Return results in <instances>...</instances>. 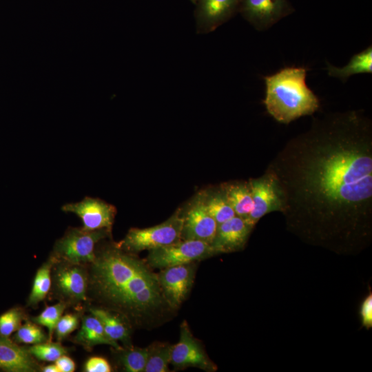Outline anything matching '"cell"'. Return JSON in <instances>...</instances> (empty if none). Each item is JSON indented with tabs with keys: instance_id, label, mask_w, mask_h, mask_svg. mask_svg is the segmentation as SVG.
<instances>
[{
	"instance_id": "6da1fadb",
	"label": "cell",
	"mask_w": 372,
	"mask_h": 372,
	"mask_svg": "<svg viewBox=\"0 0 372 372\" xmlns=\"http://www.w3.org/2000/svg\"><path fill=\"white\" fill-rule=\"evenodd\" d=\"M293 227L326 240L364 234L372 210V126L358 111L326 114L269 163Z\"/></svg>"
},
{
	"instance_id": "7a4b0ae2",
	"label": "cell",
	"mask_w": 372,
	"mask_h": 372,
	"mask_svg": "<svg viewBox=\"0 0 372 372\" xmlns=\"http://www.w3.org/2000/svg\"><path fill=\"white\" fill-rule=\"evenodd\" d=\"M105 240V239H104ZM100 241L88 270L87 300L123 316L132 327L153 324L172 309L158 276L136 254L115 242Z\"/></svg>"
},
{
	"instance_id": "3957f363",
	"label": "cell",
	"mask_w": 372,
	"mask_h": 372,
	"mask_svg": "<svg viewBox=\"0 0 372 372\" xmlns=\"http://www.w3.org/2000/svg\"><path fill=\"white\" fill-rule=\"evenodd\" d=\"M307 68L286 67L264 76L268 113L278 122L289 124L304 116L312 115L320 107V100L306 83Z\"/></svg>"
},
{
	"instance_id": "277c9868",
	"label": "cell",
	"mask_w": 372,
	"mask_h": 372,
	"mask_svg": "<svg viewBox=\"0 0 372 372\" xmlns=\"http://www.w3.org/2000/svg\"><path fill=\"white\" fill-rule=\"evenodd\" d=\"M182 209H178L167 220L147 228H131L116 245L125 251L137 254L164 247L181 240Z\"/></svg>"
},
{
	"instance_id": "5b68a950",
	"label": "cell",
	"mask_w": 372,
	"mask_h": 372,
	"mask_svg": "<svg viewBox=\"0 0 372 372\" xmlns=\"http://www.w3.org/2000/svg\"><path fill=\"white\" fill-rule=\"evenodd\" d=\"M111 237L112 231L106 229L89 231L70 227L56 241L51 256L56 260L87 265L94 260L98 243Z\"/></svg>"
},
{
	"instance_id": "8992f818",
	"label": "cell",
	"mask_w": 372,
	"mask_h": 372,
	"mask_svg": "<svg viewBox=\"0 0 372 372\" xmlns=\"http://www.w3.org/2000/svg\"><path fill=\"white\" fill-rule=\"evenodd\" d=\"M50 292L53 298L68 305L87 301V265L56 260L51 271Z\"/></svg>"
},
{
	"instance_id": "52a82bcc",
	"label": "cell",
	"mask_w": 372,
	"mask_h": 372,
	"mask_svg": "<svg viewBox=\"0 0 372 372\" xmlns=\"http://www.w3.org/2000/svg\"><path fill=\"white\" fill-rule=\"evenodd\" d=\"M216 255L209 243L196 240H180L149 251L145 259L152 268L167 267L196 262Z\"/></svg>"
},
{
	"instance_id": "ba28073f",
	"label": "cell",
	"mask_w": 372,
	"mask_h": 372,
	"mask_svg": "<svg viewBox=\"0 0 372 372\" xmlns=\"http://www.w3.org/2000/svg\"><path fill=\"white\" fill-rule=\"evenodd\" d=\"M182 216L181 240H196L211 244L218 225L206 208L202 192L182 209Z\"/></svg>"
},
{
	"instance_id": "9c48e42d",
	"label": "cell",
	"mask_w": 372,
	"mask_h": 372,
	"mask_svg": "<svg viewBox=\"0 0 372 372\" xmlns=\"http://www.w3.org/2000/svg\"><path fill=\"white\" fill-rule=\"evenodd\" d=\"M170 364L174 369L179 370L196 367L207 372H214L217 369L201 343L192 333L186 320L180 326L179 340L173 345Z\"/></svg>"
},
{
	"instance_id": "30bf717a",
	"label": "cell",
	"mask_w": 372,
	"mask_h": 372,
	"mask_svg": "<svg viewBox=\"0 0 372 372\" xmlns=\"http://www.w3.org/2000/svg\"><path fill=\"white\" fill-rule=\"evenodd\" d=\"M253 198L254 207L245 220L254 227L265 215L272 211H283L282 194L275 177L268 171L257 178L248 180Z\"/></svg>"
},
{
	"instance_id": "8fae6325",
	"label": "cell",
	"mask_w": 372,
	"mask_h": 372,
	"mask_svg": "<svg viewBox=\"0 0 372 372\" xmlns=\"http://www.w3.org/2000/svg\"><path fill=\"white\" fill-rule=\"evenodd\" d=\"M239 11L258 31H265L295 9L288 0H242Z\"/></svg>"
},
{
	"instance_id": "7c38bea8",
	"label": "cell",
	"mask_w": 372,
	"mask_h": 372,
	"mask_svg": "<svg viewBox=\"0 0 372 372\" xmlns=\"http://www.w3.org/2000/svg\"><path fill=\"white\" fill-rule=\"evenodd\" d=\"M196 262L161 269L157 274L165 300L173 309L178 308L189 293L195 278Z\"/></svg>"
},
{
	"instance_id": "4fadbf2b",
	"label": "cell",
	"mask_w": 372,
	"mask_h": 372,
	"mask_svg": "<svg viewBox=\"0 0 372 372\" xmlns=\"http://www.w3.org/2000/svg\"><path fill=\"white\" fill-rule=\"evenodd\" d=\"M64 212L73 213L79 216L85 230L94 231L106 229L112 231L116 207L98 198L85 196L82 200L62 206Z\"/></svg>"
},
{
	"instance_id": "5bb4252c",
	"label": "cell",
	"mask_w": 372,
	"mask_h": 372,
	"mask_svg": "<svg viewBox=\"0 0 372 372\" xmlns=\"http://www.w3.org/2000/svg\"><path fill=\"white\" fill-rule=\"evenodd\" d=\"M242 0H199L196 32L209 34L227 21L239 10Z\"/></svg>"
},
{
	"instance_id": "9a60e30c",
	"label": "cell",
	"mask_w": 372,
	"mask_h": 372,
	"mask_svg": "<svg viewBox=\"0 0 372 372\" xmlns=\"http://www.w3.org/2000/svg\"><path fill=\"white\" fill-rule=\"evenodd\" d=\"M246 220L235 216L217 227L211 244L216 255L242 249L253 229Z\"/></svg>"
},
{
	"instance_id": "2e32d148",
	"label": "cell",
	"mask_w": 372,
	"mask_h": 372,
	"mask_svg": "<svg viewBox=\"0 0 372 372\" xmlns=\"http://www.w3.org/2000/svg\"><path fill=\"white\" fill-rule=\"evenodd\" d=\"M27 347L0 335V369L8 372H34L41 369Z\"/></svg>"
},
{
	"instance_id": "e0dca14e",
	"label": "cell",
	"mask_w": 372,
	"mask_h": 372,
	"mask_svg": "<svg viewBox=\"0 0 372 372\" xmlns=\"http://www.w3.org/2000/svg\"><path fill=\"white\" fill-rule=\"evenodd\" d=\"M91 314L101 322L107 335L114 341L121 342L124 347H132L130 324L121 315L106 309L90 306Z\"/></svg>"
},
{
	"instance_id": "ac0fdd59",
	"label": "cell",
	"mask_w": 372,
	"mask_h": 372,
	"mask_svg": "<svg viewBox=\"0 0 372 372\" xmlns=\"http://www.w3.org/2000/svg\"><path fill=\"white\" fill-rule=\"evenodd\" d=\"M73 341L89 351L98 344L110 345L116 350L123 347L107 335L100 320L92 314L81 318V328Z\"/></svg>"
},
{
	"instance_id": "d6986e66",
	"label": "cell",
	"mask_w": 372,
	"mask_h": 372,
	"mask_svg": "<svg viewBox=\"0 0 372 372\" xmlns=\"http://www.w3.org/2000/svg\"><path fill=\"white\" fill-rule=\"evenodd\" d=\"M236 216L247 218L253 207V198L248 181H238L221 185Z\"/></svg>"
},
{
	"instance_id": "ffe728a7",
	"label": "cell",
	"mask_w": 372,
	"mask_h": 372,
	"mask_svg": "<svg viewBox=\"0 0 372 372\" xmlns=\"http://www.w3.org/2000/svg\"><path fill=\"white\" fill-rule=\"evenodd\" d=\"M328 75L345 82L350 76L363 73H372V46L354 54L343 67H335L327 62Z\"/></svg>"
},
{
	"instance_id": "44dd1931",
	"label": "cell",
	"mask_w": 372,
	"mask_h": 372,
	"mask_svg": "<svg viewBox=\"0 0 372 372\" xmlns=\"http://www.w3.org/2000/svg\"><path fill=\"white\" fill-rule=\"evenodd\" d=\"M202 194L206 208L218 225L236 216L222 185L203 190Z\"/></svg>"
},
{
	"instance_id": "7402d4cb",
	"label": "cell",
	"mask_w": 372,
	"mask_h": 372,
	"mask_svg": "<svg viewBox=\"0 0 372 372\" xmlns=\"http://www.w3.org/2000/svg\"><path fill=\"white\" fill-rule=\"evenodd\" d=\"M55 259L50 255L48 260L37 269L32 287L28 299V306L35 307L42 301L51 287V271Z\"/></svg>"
},
{
	"instance_id": "603a6c76",
	"label": "cell",
	"mask_w": 372,
	"mask_h": 372,
	"mask_svg": "<svg viewBox=\"0 0 372 372\" xmlns=\"http://www.w3.org/2000/svg\"><path fill=\"white\" fill-rule=\"evenodd\" d=\"M173 345L154 342L147 347V358L144 372H169Z\"/></svg>"
},
{
	"instance_id": "cb8c5ba5",
	"label": "cell",
	"mask_w": 372,
	"mask_h": 372,
	"mask_svg": "<svg viewBox=\"0 0 372 372\" xmlns=\"http://www.w3.org/2000/svg\"><path fill=\"white\" fill-rule=\"evenodd\" d=\"M114 351L117 362L124 371L144 372L147 358V347H123Z\"/></svg>"
},
{
	"instance_id": "d4e9b609",
	"label": "cell",
	"mask_w": 372,
	"mask_h": 372,
	"mask_svg": "<svg viewBox=\"0 0 372 372\" xmlns=\"http://www.w3.org/2000/svg\"><path fill=\"white\" fill-rule=\"evenodd\" d=\"M27 348L34 358L46 362H54L68 352V349L61 345L60 342H52L49 340L32 344Z\"/></svg>"
},
{
	"instance_id": "484cf974",
	"label": "cell",
	"mask_w": 372,
	"mask_h": 372,
	"mask_svg": "<svg viewBox=\"0 0 372 372\" xmlns=\"http://www.w3.org/2000/svg\"><path fill=\"white\" fill-rule=\"evenodd\" d=\"M67 307L66 304L59 302L54 305L46 307L39 315L32 318L34 323L48 329L49 341H52L56 325Z\"/></svg>"
},
{
	"instance_id": "4316f807",
	"label": "cell",
	"mask_w": 372,
	"mask_h": 372,
	"mask_svg": "<svg viewBox=\"0 0 372 372\" xmlns=\"http://www.w3.org/2000/svg\"><path fill=\"white\" fill-rule=\"evenodd\" d=\"M12 340L18 344H35L48 340L37 324L27 319L25 322L15 331Z\"/></svg>"
},
{
	"instance_id": "83f0119b",
	"label": "cell",
	"mask_w": 372,
	"mask_h": 372,
	"mask_svg": "<svg viewBox=\"0 0 372 372\" xmlns=\"http://www.w3.org/2000/svg\"><path fill=\"white\" fill-rule=\"evenodd\" d=\"M26 314L21 307H12L0 315V335L8 337L26 320Z\"/></svg>"
},
{
	"instance_id": "f1b7e54d",
	"label": "cell",
	"mask_w": 372,
	"mask_h": 372,
	"mask_svg": "<svg viewBox=\"0 0 372 372\" xmlns=\"http://www.w3.org/2000/svg\"><path fill=\"white\" fill-rule=\"evenodd\" d=\"M79 319V313H68L61 317L54 332L57 342H61L77 329Z\"/></svg>"
},
{
	"instance_id": "f546056e",
	"label": "cell",
	"mask_w": 372,
	"mask_h": 372,
	"mask_svg": "<svg viewBox=\"0 0 372 372\" xmlns=\"http://www.w3.org/2000/svg\"><path fill=\"white\" fill-rule=\"evenodd\" d=\"M84 371L86 372H110L112 367L104 358L94 356L87 360L84 364Z\"/></svg>"
},
{
	"instance_id": "4dcf8cb0",
	"label": "cell",
	"mask_w": 372,
	"mask_h": 372,
	"mask_svg": "<svg viewBox=\"0 0 372 372\" xmlns=\"http://www.w3.org/2000/svg\"><path fill=\"white\" fill-rule=\"evenodd\" d=\"M362 324L366 329L372 327V293H370L362 302L360 307Z\"/></svg>"
},
{
	"instance_id": "1f68e13d",
	"label": "cell",
	"mask_w": 372,
	"mask_h": 372,
	"mask_svg": "<svg viewBox=\"0 0 372 372\" xmlns=\"http://www.w3.org/2000/svg\"><path fill=\"white\" fill-rule=\"evenodd\" d=\"M54 362V364L57 366L59 372H73L75 371V362L71 358L65 355H61Z\"/></svg>"
},
{
	"instance_id": "d6a6232c",
	"label": "cell",
	"mask_w": 372,
	"mask_h": 372,
	"mask_svg": "<svg viewBox=\"0 0 372 372\" xmlns=\"http://www.w3.org/2000/svg\"><path fill=\"white\" fill-rule=\"evenodd\" d=\"M41 370L43 372H59V370L55 364L45 366L42 367Z\"/></svg>"
},
{
	"instance_id": "836d02e7",
	"label": "cell",
	"mask_w": 372,
	"mask_h": 372,
	"mask_svg": "<svg viewBox=\"0 0 372 372\" xmlns=\"http://www.w3.org/2000/svg\"><path fill=\"white\" fill-rule=\"evenodd\" d=\"M192 1H194L195 0H192Z\"/></svg>"
}]
</instances>
